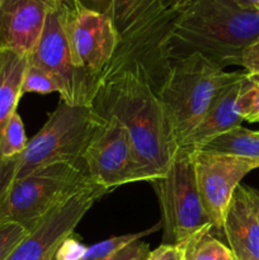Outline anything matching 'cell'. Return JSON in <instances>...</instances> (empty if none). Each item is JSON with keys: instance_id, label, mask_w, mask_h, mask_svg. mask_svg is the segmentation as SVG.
I'll return each instance as SVG.
<instances>
[{"instance_id": "4", "label": "cell", "mask_w": 259, "mask_h": 260, "mask_svg": "<svg viewBox=\"0 0 259 260\" xmlns=\"http://www.w3.org/2000/svg\"><path fill=\"white\" fill-rule=\"evenodd\" d=\"M95 184L83 162H55L14 179L0 202V223H17L29 233L46 215Z\"/></svg>"}, {"instance_id": "24", "label": "cell", "mask_w": 259, "mask_h": 260, "mask_svg": "<svg viewBox=\"0 0 259 260\" xmlns=\"http://www.w3.org/2000/svg\"><path fill=\"white\" fill-rule=\"evenodd\" d=\"M28 231L17 223H0V260H5Z\"/></svg>"}, {"instance_id": "31", "label": "cell", "mask_w": 259, "mask_h": 260, "mask_svg": "<svg viewBox=\"0 0 259 260\" xmlns=\"http://www.w3.org/2000/svg\"><path fill=\"white\" fill-rule=\"evenodd\" d=\"M192 0H163L167 9L173 10V12H182Z\"/></svg>"}, {"instance_id": "25", "label": "cell", "mask_w": 259, "mask_h": 260, "mask_svg": "<svg viewBox=\"0 0 259 260\" xmlns=\"http://www.w3.org/2000/svg\"><path fill=\"white\" fill-rule=\"evenodd\" d=\"M149 254V244L141 240H136L102 260H147Z\"/></svg>"}, {"instance_id": "13", "label": "cell", "mask_w": 259, "mask_h": 260, "mask_svg": "<svg viewBox=\"0 0 259 260\" xmlns=\"http://www.w3.org/2000/svg\"><path fill=\"white\" fill-rule=\"evenodd\" d=\"M56 0H2L0 51L29 57L38 42L46 17Z\"/></svg>"}, {"instance_id": "7", "label": "cell", "mask_w": 259, "mask_h": 260, "mask_svg": "<svg viewBox=\"0 0 259 260\" xmlns=\"http://www.w3.org/2000/svg\"><path fill=\"white\" fill-rule=\"evenodd\" d=\"M65 3L56 0L46 17L38 42L28 57L47 71L60 88L61 101L74 106H91L98 83L90 74L74 65L65 24Z\"/></svg>"}, {"instance_id": "9", "label": "cell", "mask_w": 259, "mask_h": 260, "mask_svg": "<svg viewBox=\"0 0 259 260\" xmlns=\"http://www.w3.org/2000/svg\"><path fill=\"white\" fill-rule=\"evenodd\" d=\"M104 119L106 123L95 132L83 156L90 179L109 192L130 183L144 182L126 127L112 117Z\"/></svg>"}, {"instance_id": "23", "label": "cell", "mask_w": 259, "mask_h": 260, "mask_svg": "<svg viewBox=\"0 0 259 260\" xmlns=\"http://www.w3.org/2000/svg\"><path fill=\"white\" fill-rule=\"evenodd\" d=\"M25 93H60V88H58L55 79L47 71H45L40 66L30 63L28 61L27 70H25L24 79H23L22 84V95Z\"/></svg>"}, {"instance_id": "12", "label": "cell", "mask_w": 259, "mask_h": 260, "mask_svg": "<svg viewBox=\"0 0 259 260\" xmlns=\"http://www.w3.org/2000/svg\"><path fill=\"white\" fill-rule=\"evenodd\" d=\"M196 182L203 208L215 231H221L226 210L246 174L259 162L246 157L213 152H193Z\"/></svg>"}, {"instance_id": "34", "label": "cell", "mask_w": 259, "mask_h": 260, "mask_svg": "<svg viewBox=\"0 0 259 260\" xmlns=\"http://www.w3.org/2000/svg\"><path fill=\"white\" fill-rule=\"evenodd\" d=\"M0 4H2V0H0Z\"/></svg>"}, {"instance_id": "19", "label": "cell", "mask_w": 259, "mask_h": 260, "mask_svg": "<svg viewBox=\"0 0 259 260\" xmlns=\"http://www.w3.org/2000/svg\"><path fill=\"white\" fill-rule=\"evenodd\" d=\"M213 228L203 229L182 244L184 260H236L230 248L213 235Z\"/></svg>"}, {"instance_id": "29", "label": "cell", "mask_w": 259, "mask_h": 260, "mask_svg": "<svg viewBox=\"0 0 259 260\" xmlns=\"http://www.w3.org/2000/svg\"><path fill=\"white\" fill-rule=\"evenodd\" d=\"M240 66L245 69V73L259 74V40L244 51Z\"/></svg>"}, {"instance_id": "14", "label": "cell", "mask_w": 259, "mask_h": 260, "mask_svg": "<svg viewBox=\"0 0 259 260\" xmlns=\"http://www.w3.org/2000/svg\"><path fill=\"white\" fill-rule=\"evenodd\" d=\"M221 230L236 260H259V220L245 185L234 193Z\"/></svg>"}, {"instance_id": "6", "label": "cell", "mask_w": 259, "mask_h": 260, "mask_svg": "<svg viewBox=\"0 0 259 260\" xmlns=\"http://www.w3.org/2000/svg\"><path fill=\"white\" fill-rule=\"evenodd\" d=\"M150 184L161 208L164 244L182 245L196 233L212 226L198 193L193 152L178 149L167 173Z\"/></svg>"}, {"instance_id": "20", "label": "cell", "mask_w": 259, "mask_h": 260, "mask_svg": "<svg viewBox=\"0 0 259 260\" xmlns=\"http://www.w3.org/2000/svg\"><path fill=\"white\" fill-rule=\"evenodd\" d=\"M236 111L244 121L259 123V74L244 73L236 99Z\"/></svg>"}, {"instance_id": "30", "label": "cell", "mask_w": 259, "mask_h": 260, "mask_svg": "<svg viewBox=\"0 0 259 260\" xmlns=\"http://www.w3.org/2000/svg\"><path fill=\"white\" fill-rule=\"evenodd\" d=\"M71 2L83 9L108 15L113 0H71Z\"/></svg>"}, {"instance_id": "5", "label": "cell", "mask_w": 259, "mask_h": 260, "mask_svg": "<svg viewBox=\"0 0 259 260\" xmlns=\"http://www.w3.org/2000/svg\"><path fill=\"white\" fill-rule=\"evenodd\" d=\"M104 123L106 119L91 106H74L61 101L42 128L28 140L19 155L15 179L55 162H83L86 147Z\"/></svg>"}, {"instance_id": "33", "label": "cell", "mask_w": 259, "mask_h": 260, "mask_svg": "<svg viewBox=\"0 0 259 260\" xmlns=\"http://www.w3.org/2000/svg\"><path fill=\"white\" fill-rule=\"evenodd\" d=\"M236 2L245 7H259V0H236Z\"/></svg>"}, {"instance_id": "28", "label": "cell", "mask_w": 259, "mask_h": 260, "mask_svg": "<svg viewBox=\"0 0 259 260\" xmlns=\"http://www.w3.org/2000/svg\"><path fill=\"white\" fill-rule=\"evenodd\" d=\"M147 260H184V255L180 245L163 244L155 250L150 251Z\"/></svg>"}, {"instance_id": "8", "label": "cell", "mask_w": 259, "mask_h": 260, "mask_svg": "<svg viewBox=\"0 0 259 260\" xmlns=\"http://www.w3.org/2000/svg\"><path fill=\"white\" fill-rule=\"evenodd\" d=\"M178 14L179 12L167 10L151 22L121 36L113 56L99 76L98 86L124 69L140 66L151 88L157 93L172 66L167 42Z\"/></svg>"}, {"instance_id": "27", "label": "cell", "mask_w": 259, "mask_h": 260, "mask_svg": "<svg viewBox=\"0 0 259 260\" xmlns=\"http://www.w3.org/2000/svg\"><path fill=\"white\" fill-rule=\"evenodd\" d=\"M85 249L81 244H79L78 241L73 240L70 238L66 239L62 244L58 248L57 253H56L55 258L56 260H81L84 253H85Z\"/></svg>"}, {"instance_id": "10", "label": "cell", "mask_w": 259, "mask_h": 260, "mask_svg": "<svg viewBox=\"0 0 259 260\" xmlns=\"http://www.w3.org/2000/svg\"><path fill=\"white\" fill-rule=\"evenodd\" d=\"M109 193L93 184L61 203L46 215L5 260H53L61 244L74 234L76 226L94 203Z\"/></svg>"}, {"instance_id": "16", "label": "cell", "mask_w": 259, "mask_h": 260, "mask_svg": "<svg viewBox=\"0 0 259 260\" xmlns=\"http://www.w3.org/2000/svg\"><path fill=\"white\" fill-rule=\"evenodd\" d=\"M28 56L14 51H0V136L10 117L17 112Z\"/></svg>"}, {"instance_id": "21", "label": "cell", "mask_w": 259, "mask_h": 260, "mask_svg": "<svg viewBox=\"0 0 259 260\" xmlns=\"http://www.w3.org/2000/svg\"><path fill=\"white\" fill-rule=\"evenodd\" d=\"M161 229V222H159L157 225H155L154 228H150L147 230L140 231V233H130L126 235H119V236H113V238H109L107 240L101 241V243H96L94 245L89 246L85 249V253H84L81 260H102L107 256L112 255L113 253L118 251L119 249L124 248L128 244L134 243L136 240H141L145 236L150 235V234H154L156 231H159Z\"/></svg>"}, {"instance_id": "1", "label": "cell", "mask_w": 259, "mask_h": 260, "mask_svg": "<svg viewBox=\"0 0 259 260\" xmlns=\"http://www.w3.org/2000/svg\"><path fill=\"white\" fill-rule=\"evenodd\" d=\"M91 107L103 118H116L126 127L144 182L151 183L167 173L177 147L157 94L140 66L124 69L99 84Z\"/></svg>"}, {"instance_id": "18", "label": "cell", "mask_w": 259, "mask_h": 260, "mask_svg": "<svg viewBox=\"0 0 259 260\" xmlns=\"http://www.w3.org/2000/svg\"><path fill=\"white\" fill-rule=\"evenodd\" d=\"M200 151L234 155L259 162V131L240 126L208 142Z\"/></svg>"}, {"instance_id": "2", "label": "cell", "mask_w": 259, "mask_h": 260, "mask_svg": "<svg viewBox=\"0 0 259 260\" xmlns=\"http://www.w3.org/2000/svg\"><path fill=\"white\" fill-rule=\"evenodd\" d=\"M259 40V7L236 0H192L175 18L167 48L172 62L201 55L220 68L240 66L244 51Z\"/></svg>"}, {"instance_id": "3", "label": "cell", "mask_w": 259, "mask_h": 260, "mask_svg": "<svg viewBox=\"0 0 259 260\" xmlns=\"http://www.w3.org/2000/svg\"><path fill=\"white\" fill-rule=\"evenodd\" d=\"M240 75L238 71L228 73L201 55L173 61L156 94L177 150L200 123L220 89Z\"/></svg>"}, {"instance_id": "17", "label": "cell", "mask_w": 259, "mask_h": 260, "mask_svg": "<svg viewBox=\"0 0 259 260\" xmlns=\"http://www.w3.org/2000/svg\"><path fill=\"white\" fill-rule=\"evenodd\" d=\"M163 0H113L108 17L118 36L126 35L165 13Z\"/></svg>"}, {"instance_id": "26", "label": "cell", "mask_w": 259, "mask_h": 260, "mask_svg": "<svg viewBox=\"0 0 259 260\" xmlns=\"http://www.w3.org/2000/svg\"><path fill=\"white\" fill-rule=\"evenodd\" d=\"M19 156L0 157V202L4 200L8 189L17 175Z\"/></svg>"}, {"instance_id": "22", "label": "cell", "mask_w": 259, "mask_h": 260, "mask_svg": "<svg viewBox=\"0 0 259 260\" xmlns=\"http://www.w3.org/2000/svg\"><path fill=\"white\" fill-rule=\"evenodd\" d=\"M28 144L23 121L15 112L3 128L0 136V157L19 156Z\"/></svg>"}, {"instance_id": "32", "label": "cell", "mask_w": 259, "mask_h": 260, "mask_svg": "<svg viewBox=\"0 0 259 260\" xmlns=\"http://www.w3.org/2000/svg\"><path fill=\"white\" fill-rule=\"evenodd\" d=\"M245 190L249 200H250L251 205H253L254 210H255V213L256 216H258V220H259V190L254 189V188L251 187H246V185H245Z\"/></svg>"}, {"instance_id": "11", "label": "cell", "mask_w": 259, "mask_h": 260, "mask_svg": "<svg viewBox=\"0 0 259 260\" xmlns=\"http://www.w3.org/2000/svg\"><path fill=\"white\" fill-rule=\"evenodd\" d=\"M65 3V24L74 65L98 79L118 45L119 36L106 14L83 9L71 0Z\"/></svg>"}, {"instance_id": "15", "label": "cell", "mask_w": 259, "mask_h": 260, "mask_svg": "<svg viewBox=\"0 0 259 260\" xmlns=\"http://www.w3.org/2000/svg\"><path fill=\"white\" fill-rule=\"evenodd\" d=\"M243 76L244 73H241L238 79L220 89L208 111L180 149L197 152L216 137L241 126L244 119L236 111V99Z\"/></svg>"}]
</instances>
